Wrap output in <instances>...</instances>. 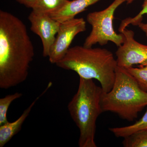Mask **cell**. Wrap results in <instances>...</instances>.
I'll use <instances>...</instances> for the list:
<instances>
[{"label":"cell","instance_id":"1","mask_svg":"<svg viewBox=\"0 0 147 147\" xmlns=\"http://www.w3.org/2000/svg\"><path fill=\"white\" fill-rule=\"evenodd\" d=\"M34 56L26 25L12 13L0 11V88L7 89L25 82Z\"/></svg>","mask_w":147,"mask_h":147},{"label":"cell","instance_id":"2","mask_svg":"<svg viewBox=\"0 0 147 147\" xmlns=\"http://www.w3.org/2000/svg\"><path fill=\"white\" fill-rule=\"evenodd\" d=\"M56 65L63 69L75 71L79 78L97 80L105 92L113 88L118 66L111 51L84 45L69 48L64 57Z\"/></svg>","mask_w":147,"mask_h":147},{"label":"cell","instance_id":"3","mask_svg":"<svg viewBox=\"0 0 147 147\" xmlns=\"http://www.w3.org/2000/svg\"><path fill=\"white\" fill-rule=\"evenodd\" d=\"M102 92L93 79L80 78L78 90L67 108L79 130L80 147H96L95 142L96 122L102 113L100 98Z\"/></svg>","mask_w":147,"mask_h":147},{"label":"cell","instance_id":"4","mask_svg":"<svg viewBox=\"0 0 147 147\" xmlns=\"http://www.w3.org/2000/svg\"><path fill=\"white\" fill-rule=\"evenodd\" d=\"M100 104L102 113L112 112L132 121L147 106V92L125 69L117 66L113 88L108 92H102Z\"/></svg>","mask_w":147,"mask_h":147},{"label":"cell","instance_id":"5","mask_svg":"<svg viewBox=\"0 0 147 147\" xmlns=\"http://www.w3.org/2000/svg\"><path fill=\"white\" fill-rule=\"evenodd\" d=\"M124 2L125 0H115L105 9L90 12L87 15V21L92 29L85 40L84 47H91L96 44L102 46L110 41L119 47L123 43L124 35L115 31L113 21L116 9Z\"/></svg>","mask_w":147,"mask_h":147},{"label":"cell","instance_id":"6","mask_svg":"<svg viewBox=\"0 0 147 147\" xmlns=\"http://www.w3.org/2000/svg\"><path fill=\"white\" fill-rule=\"evenodd\" d=\"M86 30V22L82 18H74L61 23L50 50L49 61L56 64L61 60L68 51L75 37Z\"/></svg>","mask_w":147,"mask_h":147},{"label":"cell","instance_id":"7","mask_svg":"<svg viewBox=\"0 0 147 147\" xmlns=\"http://www.w3.org/2000/svg\"><path fill=\"white\" fill-rule=\"evenodd\" d=\"M119 32L123 34L125 39L116 52L118 66L127 69L135 65H147V45L135 40L131 30L125 28Z\"/></svg>","mask_w":147,"mask_h":147},{"label":"cell","instance_id":"8","mask_svg":"<svg viewBox=\"0 0 147 147\" xmlns=\"http://www.w3.org/2000/svg\"><path fill=\"white\" fill-rule=\"evenodd\" d=\"M30 30L39 36L42 42V55L49 57L61 23L53 19L48 14L32 10L29 15Z\"/></svg>","mask_w":147,"mask_h":147},{"label":"cell","instance_id":"9","mask_svg":"<svg viewBox=\"0 0 147 147\" xmlns=\"http://www.w3.org/2000/svg\"><path fill=\"white\" fill-rule=\"evenodd\" d=\"M52 85V82L49 83L46 88L33 100L29 107L24 110L21 115L17 120L12 122H8L3 125H0V147L4 146L20 131L24 121L29 116L36 102L41 96L47 92Z\"/></svg>","mask_w":147,"mask_h":147},{"label":"cell","instance_id":"10","mask_svg":"<svg viewBox=\"0 0 147 147\" xmlns=\"http://www.w3.org/2000/svg\"><path fill=\"white\" fill-rule=\"evenodd\" d=\"M100 0H69L64 5L57 11L48 14L53 19L61 23L75 18L90 6Z\"/></svg>","mask_w":147,"mask_h":147},{"label":"cell","instance_id":"11","mask_svg":"<svg viewBox=\"0 0 147 147\" xmlns=\"http://www.w3.org/2000/svg\"><path fill=\"white\" fill-rule=\"evenodd\" d=\"M109 129L115 137L122 138L136 131L147 130V109L142 117L133 124L128 126L110 127Z\"/></svg>","mask_w":147,"mask_h":147},{"label":"cell","instance_id":"12","mask_svg":"<svg viewBox=\"0 0 147 147\" xmlns=\"http://www.w3.org/2000/svg\"><path fill=\"white\" fill-rule=\"evenodd\" d=\"M69 0H37L32 10L50 14L61 8Z\"/></svg>","mask_w":147,"mask_h":147},{"label":"cell","instance_id":"13","mask_svg":"<svg viewBox=\"0 0 147 147\" xmlns=\"http://www.w3.org/2000/svg\"><path fill=\"white\" fill-rule=\"evenodd\" d=\"M123 138L124 147H147V130L136 131Z\"/></svg>","mask_w":147,"mask_h":147},{"label":"cell","instance_id":"14","mask_svg":"<svg viewBox=\"0 0 147 147\" xmlns=\"http://www.w3.org/2000/svg\"><path fill=\"white\" fill-rule=\"evenodd\" d=\"M23 94L16 92L13 94L7 95L0 99V125L8 122L7 114L11 104L16 99L20 98Z\"/></svg>","mask_w":147,"mask_h":147},{"label":"cell","instance_id":"15","mask_svg":"<svg viewBox=\"0 0 147 147\" xmlns=\"http://www.w3.org/2000/svg\"><path fill=\"white\" fill-rule=\"evenodd\" d=\"M134 77L142 90L147 92V65L125 69Z\"/></svg>","mask_w":147,"mask_h":147},{"label":"cell","instance_id":"16","mask_svg":"<svg viewBox=\"0 0 147 147\" xmlns=\"http://www.w3.org/2000/svg\"><path fill=\"white\" fill-rule=\"evenodd\" d=\"M142 7V10L136 16L127 18L121 21L119 29V32L125 28L130 24L138 26L140 23H142L144 16L146 14L147 15V0H144Z\"/></svg>","mask_w":147,"mask_h":147},{"label":"cell","instance_id":"17","mask_svg":"<svg viewBox=\"0 0 147 147\" xmlns=\"http://www.w3.org/2000/svg\"><path fill=\"white\" fill-rule=\"evenodd\" d=\"M21 4L23 5L28 8H32L37 0H16Z\"/></svg>","mask_w":147,"mask_h":147},{"label":"cell","instance_id":"18","mask_svg":"<svg viewBox=\"0 0 147 147\" xmlns=\"http://www.w3.org/2000/svg\"><path fill=\"white\" fill-rule=\"evenodd\" d=\"M138 26L139 28L145 33L147 37V23L145 24V23H142H142H140Z\"/></svg>","mask_w":147,"mask_h":147},{"label":"cell","instance_id":"19","mask_svg":"<svg viewBox=\"0 0 147 147\" xmlns=\"http://www.w3.org/2000/svg\"><path fill=\"white\" fill-rule=\"evenodd\" d=\"M134 0H125V2H126L127 4H130Z\"/></svg>","mask_w":147,"mask_h":147}]
</instances>
